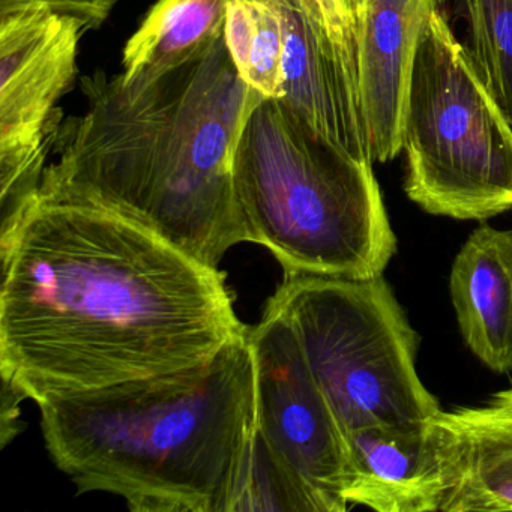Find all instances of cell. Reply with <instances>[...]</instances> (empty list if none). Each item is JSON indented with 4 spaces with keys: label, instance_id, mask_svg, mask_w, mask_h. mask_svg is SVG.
Masks as SVG:
<instances>
[{
    "label": "cell",
    "instance_id": "7c38bea8",
    "mask_svg": "<svg viewBox=\"0 0 512 512\" xmlns=\"http://www.w3.org/2000/svg\"><path fill=\"white\" fill-rule=\"evenodd\" d=\"M425 421L370 425L346 433L344 499L349 506L377 512H440L445 475Z\"/></svg>",
    "mask_w": 512,
    "mask_h": 512
},
{
    "label": "cell",
    "instance_id": "30bf717a",
    "mask_svg": "<svg viewBox=\"0 0 512 512\" xmlns=\"http://www.w3.org/2000/svg\"><path fill=\"white\" fill-rule=\"evenodd\" d=\"M436 0H361L358 68L371 160L403 151L413 59Z\"/></svg>",
    "mask_w": 512,
    "mask_h": 512
},
{
    "label": "cell",
    "instance_id": "3957f363",
    "mask_svg": "<svg viewBox=\"0 0 512 512\" xmlns=\"http://www.w3.org/2000/svg\"><path fill=\"white\" fill-rule=\"evenodd\" d=\"M38 407L79 493L116 494L134 512H232L257 437L248 329L197 367Z\"/></svg>",
    "mask_w": 512,
    "mask_h": 512
},
{
    "label": "cell",
    "instance_id": "9a60e30c",
    "mask_svg": "<svg viewBox=\"0 0 512 512\" xmlns=\"http://www.w3.org/2000/svg\"><path fill=\"white\" fill-rule=\"evenodd\" d=\"M224 41L241 79L266 100H283V23L268 0H230Z\"/></svg>",
    "mask_w": 512,
    "mask_h": 512
},
{
    "label": "cell",
    "instance_id": "d6986e66",
    "mask_svg": "<svg viewBox=\"0 0 512 512\" xmlns=\"http://www.w3.org/2000/svg\"><path fill=\"white\" fill-rule=\"evenodd\" d=\"M25 401V397L7 383H2V446L7 445L11 439L19 433V404Z\"/></svg>",
    "mask_w": 512,
    "mask_h": 512
},
{
    "label": "cell",
    "instance_id": "52a82bcc",
    "mask_svg": "<svg viewBox=\"0 0 512 512\" xmlns=\"http://www.w3.org/2000/svg\"><path fill=\"white\" fill-rule=\"evenodd\" d=\"M256 379L257 436L314 512H344L346 434L286 317L266 304L248 328Z\"/></svg>",
    "mask_w": 512,
    "mask_h": 512
},
{
    "label": "cell",
    "instance_id": "6da1fadb",
    "mask_svg": "<svg viewBox=\"0 0 512 512\" xmlns=\"http://www.w3.org/2000/svg\"><path fill=\"white\" fill-rule=\"evenodd\" d=\"M0 254L2 383L37 404L197 367L248 329L220 269L97 206L37 194Z\"/></svg>",
    "mask_w": 512,
    "mask_h": 512
},
{
    "label": "cell",
    "instance_id": "4fadbf2b",
    "mask_svg": "<svg viewBox=\"0 0 512 512\" xmlns=\"http://www.w3.org/2000/svg\"><path fill=\"white\" fill-rule=\"evenodd\" d=\"M449 295L467 349L494 373L512 371V230L482 221L449 274Z\"/></svg>",
    "mask_w": 512,
    "mask_h": 512
},
{
    "label": "cell",
    "instance_id": "8fae6325",
    "mask_svg": "<svg viewBox=\"0 0 512 512\" xmlns=\"http://www.w3.org/2000/svg\"><path fill=\"white\" fill-rule=\"evenodd\" d=\"M425 422L445 475L440 512L512 511V386Z\"/></svg>",
    "mask_w": 512,
    "mask_h": 512
},
{
    "label": "cell",
    "instance_id": "9c48e42d",
    "mask_svg": "<svg viewBox=\"0 0 512 512\" xmlns=\"http://www.w3.org/2000/svg\"><path fill=\"white\" fill-rule=\"evenodd\" d=\"M283 23V103L323 139L371 161L358 52L335 37L317 0H268Z\"/></svg>",
    "mask_w": 512,
    "mask_h": 512
},
{
    "label": "cell",
    "instance_id": "5b68a950",
    "mask_svg": "<svg viewBox=\"0 0 512 512\" xmlns=\"http://www.w3.org/2000/svg\"><path fill=\"white\" fill-rule=\"evenodd\" d=\"M268 302L292 326L344 434L442 409L419 377L418 332L383 275L286 277Z\"/></svg>",
    "mask_w": 512,
    "mask_h": 512
},
{
    "label": "cell",
    "instance_id": "e0dca14e",
    "mask_svg": "<svg viewBox=\"0 0 512 512\" xmlns=\"http://www.w3.org/2000/svg\"><path fill=\"white\" fill-rule=\"evenodd\" d=\"M119 0H0V17L34 5L47 7L53 13L73 17L82 25L83 31L100 29L112 16Z\"/></svg>",
    "mask_w": 512,
    "mask_h": 512
},
{
    "label": "cell",
    "instance_id": "ba28073f",
    "mask_svg": "<svg viewBox=\"0 0 512 512\" xmlns=\"http://www.w3.org/2000/svg\"><path fill=\"white\" fill-rule=\"evenodd\" d=\"M82 25L47 7L0 17V182L4 196L34 193L52 151L62 112L58 101L74 88Z\"/></svg>",
    "mask_w": 512,
    "mask_h": 512
},
{
    "label": "cell",
    "instance_id": "7a4b0ae2",
    "mask_svg": "<svg viewBox=\"0 0 512 512\" xmlns=\"http://www.w3.org/2000/svg\"><path fill=\"white\" fill-rule=\"evenodd\" d=\"M86 112L59 119L38 194L106 209L205 265L248 242L236 154L265 98L239 76L224 37L178 67L82 77Z\"/></svg>",
    "mask_w": 512,
    "mask_h": 512
},
{
    "label": "cell",
    "instance_id": "8992f818",
    "mask_svg": "<svg viewBox=\"0 0 512 512\" xmlns=\"http://www.w3.org/2000/svg\"><path fill=\"white\" fill-rule=\"evenodd\" d=\"M403 149L404 193L427 214L482 223L512 209V127L437 8L413 59Z\"/></svg>",
    "mask_w": 512,
    "mask_h": 512
},
{
    "label": "cell",
    "instance_id": "ac0fdd59",
    "mask_svg": "<svg viewBox=\"0 0 512 512\" xmlns=\"http://www.w3.org/2000/svg\"><path fill=\"white\" fill-rule=\"evenodd\" d=\"M335 37L358 52V23L361 0H317Z\"/></svg>",
    "mask_w": 512,
    "mask_h": 512
},
{
    "label": "cell",
    "instance_id": "2e32d148",
    "mask_svg": "<svg viewBox=\"0 0 512 512\" xmlns=\"http://www.w3.org/2000/svg\"><path fill=\"white\" fill-rule=\"evenodd\" d=\"M464 50L512 127V0H458Z\"/></svg>",
    "mask_w": 512,
    "mask_h": 512
},
{
    "label": "cell",
    "instance_id": "277c9868",
    "mask_svg": "<svg viewBox=\"0 0 512 512\" xmlns=\"http://www.w3.org/2000/svg\"><path fill=\"white\" fill-rule=\"evenodd\" d=\"M236 203L248 242L286 277H379L397 253L371 161L323 139L281 100H263L239 142Z\"/></svg>",
    "mask_w": 512,
    "mask_h": 512
},
{
    "label": "cell",
    "instance_id": "5bb4252c",
    "mask_svg": "<svg viewBox=\"0 0 512 512\" xmlns=\"http://www.w3.org/2000/svg\"><path fill=\"white\" fill-rule=\"evenodd\" d=\"M230 0H157L122 53L127 79L161 73L224 37Z\"/></svg>",
    "mask_w": 512,
    "mask_h": 512
}]
</instances>
